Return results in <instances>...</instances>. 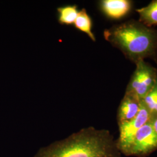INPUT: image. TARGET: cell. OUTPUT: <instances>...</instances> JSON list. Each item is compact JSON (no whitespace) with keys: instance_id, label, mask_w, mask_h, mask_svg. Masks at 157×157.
<instances>
[{"instance_id":"cell-6","label":"cell","mask_w":157,"mask_h":157,"mask_svg":"<svg viewBox=\"0 0 157 157\" xmlns=\"http://www.w3.org/2000/svg\"><path fill=\"white\" fill-rule=\"evenodd\" d=\"M133 2L129 0H101L98 7L101 13L111 20H119L131 11Z\"/></svg>"},{"instance_id":"cell-1","label":"cell","mask_w":157,"mask_h":157,"mask_svg":"<svg viewBox=\"0 0 157 157\" xmlns=\"http://www.w3.org/2000/svg\"><path fill=\"white\" fill-rule=\"evenodd\" d=\"M110 132L94 127L40 148L34 157H122Z\"/></svg>"},{"instance_id":"cell-4","label":"cell","mask_w":157,"mask_h":157,"mask_svg":"<svg viewBox=\"0 0 157 157\" xmlns=\"http://www.w3.org/2000/svg\"><path fill=\"white\" fill-rule=\"evenodd\" d=\"M157 150V134L149 121L139 129L121 151L126 156L147 157Z\"/></svg>"},{"instance_id":"cell-9","label":"cell","mask_w":157,"mask_h":157,"mask_svg":"<svg viewBox=\"0 0 157 157\" xmlns=\"http://www.w3.org/2000/svg\"><path fill=\"white\" fill-rule=\"evenodd\" d=\"M78 6L76 4H67L56 8L58 22L63 26L73 25L78 13Z\"/></svg>"},{"instance_id":"cell-2","label":"cell","mask_w":157,"mask_h":157,"mask_svg":"<svg viewBox=\"0 0 157 157\" xmlns=\"http://www.w3.org/2000/svg\"><path fill=\"white\" fill-rule=\"evenodd\" d=\"M104 37L135 63L148 58L157 62V29L139 21L132 19L113 25L104 31Z\"/></svg>"},{"instance_id":"cell-10","label":"cell","mask_w":157,"mask_h":157,"mask_svg":"<svg viewBox=\"0 0 157 157\" xmlns=\"http://www.w3.org/2000/svg\"><path fill=\"white\" fill-rule=\"evenodd\" d=\"M139 21L146 26L152 28L157 25V0H153L145 7L137 9Z\"/></svg>"},{"instance_id":"cell-3","label":"cell","mask_w":157,"mask_h":157,"mask_svg":"<svg viewBox=\"0 0 157 157\" xmlns=\"http://www.w3.org/2000/svg\"><path fill=\"white\" fill-rule=\"evenodd\" d=\"M136 69L125 93L142 100L151 91L157 82V69L141 60L135 63Z\"/></svg>"},{"instance_id":"cell-8","label":"cell","mask_w":157,"mask_h":157,"mask_svg":"<svg viewBox=\"0 0 157 157\" xmlns=\"http://www.w3.org/2000/svg\"><path fill=\"white\" fill-rule=\"evenodd\" d=\"M73 26L79 32L86 34L92 41H96L95 35L93 32V20L86 9L83 8L78 11Z\"/></svg>"},{"instance_id":"cell-11","label":"cell","mask_w":157,"mask_h":157,"mask_svg":"<svg viewBox=\"0 0 157 157\" xmlns=\"http://www.w3.org/2000/svg\"><path fill=\"white\" fill-rule=\"evenodd\" d=\"M150 112L151 118L157 116V82L153 89L141 100Z\"/></svg>"},{"instance_id":"cell-12","label":"cell","mask_w":157,"mask_h":157,"mask_svg":"<svg viewBox=\"0 0 157 157\" xmlns=\"http://www.w3.org/2000/svg\"><path fill=\"white\" fill-rule=\"evenodd\" d=\"M150 122L154 130V131L157 134V116L154 118H151Z\"/></svg>"},{"instance_id":"cell-7","label":"cell","mask_w":157,"mask_h":157,"mask_svg":"<svg viewBox=\"0 0 157 157\" xmlns=\"http://www.w3.org/2000/svg\"><path fill=\"white\" fill-rule=\"evenodd\" d=\"M141 105V100L135 95L125 93L118 108V124L128 122L135 118L139 112Z\"/></svg>"},{"instance_id":"cell-5","label":"cell","mask_w":157,"mask_h":157,"mask_svg":"<svg viewBox=\"0 0 157 157\" xmlns=\"http://www.w3.org/2000/svg\"><path fill=\"white\" fill-rule=\"evenodd\" d=\"M151 115L141 102L140 109L135 118L128 122L118 124L119 135L117 143L120 152L129 144L136 132L148 123Z\"/></svg>"}]
</instances>
